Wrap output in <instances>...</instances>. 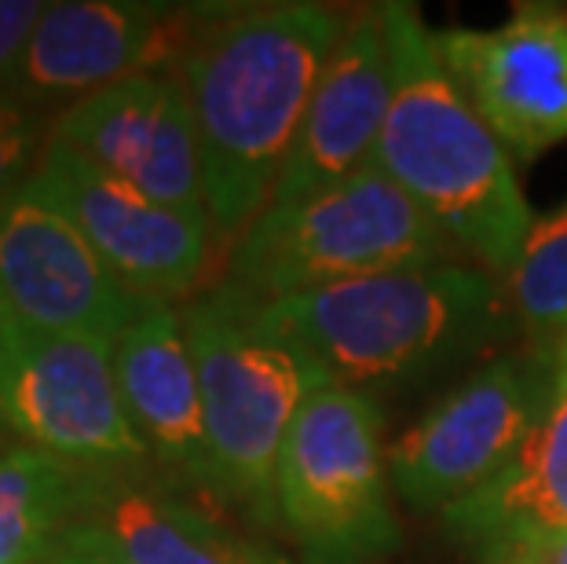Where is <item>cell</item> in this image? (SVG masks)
<instances>
[{"mask_svg": "<svg viewBox=\"0 0 567 564\" xmlns=\"http://www.w3.org/2000/svg\"><path fill=\"white\" fill-rule=\"evenodd\" d=\"M535 539H538V554H542V564H567V532L535 535Z\"/></svg>", "mask_w": 567, "mask_h": 564, "instance_id": "obj_24", "label": "cell"}, {"mask_svg": "<svg viewBox=\"0 0 567 564\" xmlns=\"http://www.w3.org/2000/svg\"><path fill=\"white\" fill-rule=\"evenodd\" d=\"M38 180L132 294L168 301L202 279L209 264V221L140 195L59 140H48Z\"/></svg>", "mask_w": 567, "mask_h": 564, "instance_id": "obj_11", "label": "cell"}, {"mask_svg": "<svg viewBox=\"0 0 567 564\" xmlns=\"http://www.w3.org/2000/svg\"><path fill=\"white\" fill-rule=\"evenodd\" d=\"M0 294L27 327L111 348L151 305L106 268L38 173L0 202Z\"/></svg>", "mask_w": 567, "mask_h": 564, "instance_id": "obj_9", "label": "cell"}, {"mask_svg": "<svg viewBox=\"0 0 567 564\" xmlns=\"http://www.w3.org/2000/svg\"><path fill=\"white\" fill-rule=\"evenodd\" d=\"M560 348L513 345L457 381L392 443V491L414 510H451L498 480L546 418Z\"/></svg>", "mask_w": 567, "mask_h": 564, "instance_id": "obj_7", "label": "cell"}, {"mask_svg": "<svg viewBox=\"0 0 567 564\" xmlns=\"http://www.w3.org/2000/svg\"><path fill=\"white\" fill-rule=\"evenodd\" d=\"M41 564H128L106 539L89 524H70Z\"/></svg>", "mask_w": 567, "mask_h": 564, "instance_id": "obj_22", "label": "cell"}, {"mask_svg": "<svg viewBox=\"0 0 567 564\" xmlns=\"http://www.w3.org/2000/svg\"><path fill=\"white\" fill-rule=\"evenodd\" d=\"M451 257L462 254L436 221L370 162L316 195L264 209L235 243L224 283L252 301H282Z\"/></svg>", "mask_w": 567, "mask_h": 564, "instance_id": "obj_5", "label": "cell"}, {"mask_svg": "<svg viewBox=\"0 0 567 564\" xmlns=\"http://www.w3.org/2000/svg\"><path fill=\"white\" fill-rule=\"evenodd\" d=\"M162 4L132 0H70L48 4L30 33L11 95L22 106H74L151 63L176 41Z\"/></svg>", "mask_w": 567, "mask_h": 564, "instance_id": "obj_14", "label": "cell"}, {"mask_svg": "<svg viewBox=\"0 0 567 564\" xmlns=\"http://www.w3.org/2000/svg\"><path fill=\"white\" fill-rule=\"evenodd\" d=\"M33 147H38L33 111L16 95H0V202L33 176Z\"/></svg>", "mask_w": 567, "mask_h": 564, "instance_id": "obj_20", "label": "cell"}, {"mask_svg": "<svg viewBox=\"0 0 567 564\" xmlns=\"http://www.w3.org/2000/svg\"><path fill=\"white\" fill-rule=\"evenodd\" d=\"M44 8L48 4L38 0H0V95H11L30 33L41 22Z\"/></svg>", "mask_w": 567, "mask_h": 564, "instance_id": "obj_21", "label": "cell"}, {"mask_svg": "<svg viewBox=\"0 0 567 564\" xmlns=\"http://www.w3.org/2000/svg\"><path fill=\"white\" fill-rule=\"evenodd\" d=\"M509 301L527 345L564 348L567 341V202L530 224L509 279Z\"/></svg>", "mask_w": 567, "mask_h": 564, "instance_id": "obj_19", "label": "cell"}, {"mask_svg": "<svg viewBox=\"0 0 567 564\" xmlns=\"http://www.w3.org/2000/svg\"><path fill=\"white\" fill-rule=\"evenodd\" d=\"M264 311L333 386L373 403L476 370L520 334L505 279L465 257L264 301Z\"/></svg>", "mask_w": 567, "mask_h": 564, "instance_id": "obj_2", "label": "cell"}, {"mask_svg": "<svg viewBox=\"0 0 567 564\" xmlns=\"http://www.w3.org/2000/svg\"><path fill=\"white\" fill-rule=\"evenodd\" d=\"M0 422L81 473H117L151 459L125 411L114 348L22 319L0 338Z\"/></svg>", "mask_w": 567, "mask_h": 564, "instance_id": "obj_8", "label": "cell"}, {"mask_svg": "<svg viewBox=\"0 0 567 564\" xmlns=\"http://www.w3.org/2000/svg\"><path fill=\"white\" fill-rule=\"evenodd\" d=\"M89 473L33 448L0 451V564H41L81 506Z\"/></svg>", "mask_w": 567, "mask_h": 564, "instance_id": "obj_18", "label": "cell"}, {"mask_svg": "<svg viewBox=\"0 0 567 564\" xmlns=\"http://www.w3.org/2000/svg\"><path fill=\"white\" fill-rule=\"evenodd\" d=\"M392 52V106L373 165L395 180L465 260L509 279L535 224L516 162L446 70L414 4H378Z\"/></svg>", "mask_w": 567, "mask_h": 564, "instance_id": "obj_3", "label": "cell"}, {"mask_svg": "<svg viewBox=\"0 0 567 564\" xmlns=\"http://www.w3.org/2000/svg\"><path fill=\"white\" fill-rule=\"evenodd\" d=\"M78 513V524L95 527L128 564H264L205 513L132 484H100V473H89Z\"/></svg>", "mask_w": 567, "mask_h": 564, "instance_id": "obj_17", "label": "cell"}, {"mask_svg": "<svg viewBox=\"0 0 567 564\" xmlns=\"http://www.w3.org/2000/svg\"><path fill=\"white\" fill-rule=\"evenodd\" d=\"M52 140L136 187L162 206L202 217V158L190 100L179 74L143 70L59 114Z\"/></svg>", "mask_w": 567, "mask_h": 564, "instance_id": "obj_12", "label": "cell"}, {"mask_svg": "<svg viewBox=\"0 0 567 564\" xmlns=\"http://www.w3.org/2000/svg\"><path fill=\"white\" fill-rule=\"evenodd\" d=\"M446 535L480 550L498 535H553L567 532V341L560 348L557 392L535 437L498 480L443 510Z\"/></svg>", "mask_w": 567, "mask_h": 564, "instance_id": "obj_16", "label": "cell"}, {"mask_svg": "<svg viewBox=\"0 0 567 564\" xmlns=\"http://www.w3.org/2000/svg\"><path fill=\"white\" fill-rule=\"evenodd\" d=\"M11 319H16V316H11V308H8V301H4V294H0V338H4V330L11 327Z\"/></svg>", "mask_w": 567, "mask_h": 564, "instance_id": "obj_25", "label": "cell"}, {"mask_svg": "<svg viewBox=\"0 0 567 564\" xmlns=\"http://www.w3.org/2000/svg\"><path fill=\"white\" fill-rule=\"evenodd\" d=\"M381 429V403L341 386L300 407L275 470V521L305 564H370L400 546Z\"/></svg>", "mask_w": 567, "mask_h": 564, "instance_id": "obj_6", "label": "cell"}, {"mask_svg": "<svg viewBox=\"0 0 567 564\" xmlns=\"http://www.w3.org/2000/svg\"><path fill=\"white\" fill-rule=\"evenodd\" d=\"M114 375L132 429L151 459L190 484L216 491L198 370L184 334V316L165 301H151L117 338Z\"/></svg>", "mask_w": 567, "mask_h": 564, "instance_id": "obj_15", "label": "cell"}, {"mask_svg": "<svg viewBox=\"0 0 567 564\" xmlns=\"http://www.w3.org/2000/svg\"><path fill=\"white\" fill-rule=\"evenodd\" d=\"M179 316L198 370L216 491L275 521L282 443L300 407L333 381L305 345L275 327L264 301L231 283L213 286Z\"/></svg>", "mask_w": 567, "mask_h": 564, "instance_id": "obj_4", "label": "cell"}, {"mask_svg": "<svg viewBox=\"0 0 567 564\" xmlns=\"http://www.w3.org/2000/svg\"><path fill=\"white\" fill-rule=\"evenodd\" d=\"M392 106V52L381 8L348 16L341 44L326 63L300 122L297 143L268 206H289L373 162Z\"/></svg>", "mask_w": 567, "mask_h": 564, "instance_id": "obj_13", "label": "cell"}, {"mask_svg": "<svg viewBox=\"0 0 567 564\" xmlns=\"http://www.w3.org/2000/svg\"><path fill=\"white\" fill-rule=\"evenodd\" d=\"M344 27V11L289 0L202 19L184 44L179 81L195 114L216 243H238L268 209Z\"/></svg>", "mask_w": 567, "mask_h": 564, "instance_id": "obj_1", "label": "cell"}, {"mask_svg": "<svg viewBox=\"0 0 567 564\" xmlns=\"http://www.w3.org/2000/svg\"><path fill=\"white\" fill-rule=\"evenodd\" d=\"M473 557L480 564H542L538 539L535 535H524V532L491 539V543L473 550Z\"/></svg>", "mask_w": 567, "mask_h": 564, "instance_id": "obj_23", "label": "cell"}, {"mask_svg": "<svg viewBox=\"0 0 567 564\" xmlns=\"http://www.w3.org/2000/svg\"><path fill=\"white\" fill-rule=\"evenodd\" d=\"M436 48L516 165L567 140V11L520 8L494 30H436Z\"/></svg>", "mask_w": 567, "mask_h": 564, "instance_id": "obj_10", "label": "cell"}]
</instances>
